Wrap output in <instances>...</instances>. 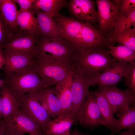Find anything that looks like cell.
<instances>
[{"label":"cell","mask_w":135,"mask_h":135,"mask_svg":"<svg viewBox=\"0 0 135 135\" xmlns=\"http://www.w3.org/2000/svg\"><path fill=\"white\" fill-rule=\"evenodd\" d=\"M130 64L117 61L109 68L91 79L92 86L97 85L98 88L115 86L121 80Z\"/></svg>","instance_id":"5bb4252c"},{"label":"cell","mask_w":135,"mask_h":135,"mask_svg":"<svg viewBox=\"0 0 135 135\" xmlns=\"http://www.w3.org/2000/svg\"><path fill=\"white\" fill-rule=\"evenodd\" d=\"M104 120V126L114 132V125L116 118L111 105L104 94L98 89L91 91Z\"/></svg>","instance_id":"44dd1931"},{"label":"cell","mask_w":135,"mask_h":135,"mask_svg":"<svg viewBox=\"0 0 135 135\" xmlns=\"http://www.w3.org/2000/svg\"><path fill=\"white\" fill-rule=\"evenodd\" d=\"M30 135H49L47 134L43 130H42L41 131L37 133L33 134H30Z\"/></svg>","instance_id":"f35d334b"},{"label":"cell","mask_w":135,"mask_h":135,"mask_svg":"<svg viewBox=\"0 0 135 135\" xmlns=\"http://www.w3.org/2000/svg\"><path fill=\"white\" fill-rule=\"evenodd\" d=\"M1 0H0V2H1Z\"/></svg>","instance_id":"b9f144b4"},{"label":"cell","mask_w":135,"mask_h":135,"mask_svg":"<svg viewBox=\"0 0 135 135\" xmlns=\"http://www.w3.org/2000/svg\"><path fill=\"white\" fill-rule=\"evenodd\" d=\"M38 32L31 35L20 32L12 34L9 41L0 48H8L25 52L34 55L35 57L36 45L39 35Z\"/></svg>","instance_id":"9a60e30c"},{"label":"cell","mask_w":135,"mask_h":135,"mask_svg":"<svg viewBox=\"0 0 135 135\" xmlns=\"http://www.w3.org/2000/svg\"><path fill=\"white\" fill-rule=\"evenodd\" d=\"M0 14L13 34L20 32L17 24L18 12L16 4L11 0H1Z\"/></svg>","instance_id":"7402d4cb"},{"label":"cell","mask_w":135,"mask_h":135,"mask_svg":"<svg viewBox=\"0 0 135 135\" xmlns=\"http://www.w3.org/2000/svg\"><path fill=\"white\" fill-rule=\"evenodd\" d=\"M2 117L6 121L20 109L18 98L4 84L1 89Z\"/></svg>","instance_id":"ffe728a7"},{"label":"cell","mask_w":135,"mask_h":135,"mask_svg":"<svg viewBox=\"0 0 135 135\" xmlns=\"http://www.w3.org/2000/svg\"><path fill=\"white\" fill-rule=\"evenodd\" d=\"M111 105L114 113L120 110L135 106V93L130 89L121 90L115 86L98 88Z\"/></svg>","instance_id":"8fae6325"},{"label":"cell","mask_w":135,"mask_h":135,"mask_svg":"<svg viewBox=\"0 0 135 135\" xmlns=\"http://www.w3.org/2000/svg\"><path fill=\"white\" fill-rule=\"evenodd\" d=\"M76 121L82 126L92 130L105 125V121L91 91L88 92L77 112L75 117Z\"/></svg>","instance_id":"5b68a950"},{"label":"cell","mask_w":135,"mask_h":135,"mask_svg":"<svg viewBox=\"0 0 135 135\" xmlns=\"http://www.w3.org/2000/svg\"><path fill=\"white\" fill-rule=\"evenodd\" d=\"M95 2L92 0H70L67 6L70 14L78 20L92 24L98 21Z\"/></svg>","instance_id":"4fadbf2b"},{"label":"cell","mask_w":135,"mask_h":135,"mask_svg":"<svg viewBox=\"0 0 135 135\" xmlns=\"http://www.w3.org/2000/svg\"><path fill=\"white\" fill-rule=\"evenodd\" d=\"M38 92L24 94L18 98L20 109L37 123L42 130L45 132L52 119L40 104Z\"/></svg>","instance_id":"52a82bcc"},{"label":"cell","mask_w":135,"mask_h":135,"mask_svg":"<svg viewBox=\"0 0 135 135\" xmlns=\"http://www.w3.org/2000/svg\"><path fill=\"white\" fill-rule=\"evenodd\" d=\"M73 72L72 69L64 80L54 87L60 103V115L71 112L72 106L71 84Z\"/></svg>","instance_id":"e0dca14e"},{"label":"cell","mask_w":135,"mask_h":135,"mask_svg":"<svg viewBox=\"0 0 135 135\" xmlns=\"http://www.w3.org/2000/svg\"><path fill=\"white\" fill-rule=\"evenodd\" d=\"M115 134L111 132L109 135H115ZM118 135H135V129H128L126 130L120 132Z\"/></svg>","instance_id":"836d02e7"},{"label":"cell","mask_w":135,"mask_h":135,"mask_svg":"<svg viewBox=\"0 0 135 135\" xmlns=\"http://www.w3.org/2000/svg\"><path fill=\"white\" fill-rule=\"evenodd\" d=\"M35 14L32 10L18 12L16 22L20 32L31 35L37 33L38 22Z\"/></svg>","instance_id":"cb8c5ba5"},{"label":"cell","mask_w":135,"mask_h":135,"mask_svg":"<svg viewBox=\"0 0 135 135\" xmlns=\"http://www.w3.org/2000/svg\"><path fill=\"white\" fill-rule=\"evenodd\" d=\"M53 19L58 26L60 36L72 44L80 30L84 22L65 16L59 13Z\"/></svg>","instance_id":"2e32d148"},{"label":"cell","mask_w":135,"mask_h":135,"mask_svg":"<svg viewBox=\"0 0 135 135\" xmlns=\"http://www.w3.org/2000/svg\"><path fill=\"white\" fill-rule=\"evenodd\" d=\"M117 115L118 119H116L114 124L115 133L123 129H135V106L120 110Z\"/></svg>","instance_id":"d4e9b609"},{"label":"cell","mask_w":135,"mask_h":135,"mask_svg":"<svg viewBox=\"0 0 135 135\" xmlns=\"http://www.w3.org/2000/svg\"><path fill=\"white\" fill-rule=\"evenodd\" d=\"M76 50L69 41L62 37L49 38L39 35L35 58L62 62L72 67Z\"/></svg>","instance_id":"7a4b0ae2"},{"label":"cell","mask_w":135,"mask_h":135,"mask_svg":"<svg viewBox=\"0 0 135 135\" xmlns=\"http://www.w3.org/2000/svg\"><path fill=\"white\" fill-rule=\"evenodd\" d=\"M68 2L66 0H35L32 10L42 11L53 18L61 8L67 6Z\"/></svg>","instance_id":"484cf974"},{"label":"cell","mask_w":135,"mask_h":135,"mask_svg":"<svg viewBox=\"0 0 135 135\" xmlns=\"http://www.w3.org/2000/svg\"><path fill=\"white\" fill-rule=\"evenodd\" d=\"M107 38L110 45H113L117 42L135 52V27L128 28L120 32H112Z\"/></svg>","instance_id":"603a6c76"},{"label":"cell","mask_w":135,"mask_h":135,"mask_svg":"<svg viewBox=\"0 0 135 135\" xmlns=\"http://www.w3.org/2000/svg\"><path fill=\"white\" fill-rule=\"evenodd\" d=\"M108 48L111 56L117 61L130 64L135 62V52L127 47L120 44L117 46L109 45Z\"/></svg>","instance_id":"83f0119b"},{"label":"cell","mask_w":135,"mask_h":135,"mask_svg":"<svg viewBox=\"0 0 135 135\" xmlns=\"http://www.w3.org/2000/svg\"><path fill=\"white\" fill-rule=\"evenodd\" d=\"M5 63V60L2 52V49L0 48V69L4 66Z\"/></svg>","instance_id":"d590c367"},{"label":"cell","mask_w":135,"mask_h":135,"mask_svg":"<svg viewBox=\"0 0 135 135\" xmlns=\"http://www.w3.org/2000/svg\"><path fill=\"white\" fill-rule=\"evenodd\" d=\"M3 80L6 85L18 98L44 88L34 65L22 73L4 76Z\"/></svg>","instance_id":"3957f363"},{"label":"cell","mask_w":135,"mask_h":135,"mask_svg":"<svg viewBox=\"0 0 135 135\" xmlns=\"http://www.w3.org/2000/svg\"><path fill=\"white\" fill-rule=\"evenodd\" d=\"M24 134L20 132L6 130L4 135H23Z\"/></svg>","instance_id":"8d00e7d4"},{"label":"cell","mask_w":135,"mask_h":135,"mask_svg":"<svg viewBox=\"0 0 135 135\" xmlns=\"http://www.w3.org/2000/svg\"><path fill=\"white\" fill-rule=\"evenodd\" d=\"M71 84L72 106L71 113L75 115L86 97L89 87L92 86L91 80L81 72L74 68Z\"/></svg>","instance_id":"30bf717a"},{"label":"cell","mask_w":135,"mask_h":135,"mask_svg":"<svg viewBox=\"0 0 135 135\" xmlns=\"http://www.w3.org/2000/svg\"><path fill=\"white\" fill-rule=\"evenodd\" d=\"M1 118H2V110L1 93L0 89V119Z\"/></svg>","instance_id":"ab89813d"},{"label":"cell","mask_w":135,"mask_h":135,"mask_svg":"<svg viewBox=\"0 0 135 135\" xmlns=\"http://www.w3.org/2000/svg\"><path fill=\"white\" fill-rule=\"evenodd\" d=\"M123 77L124 85L135 93V62L130 64Z\"/></svg>","instance_id":"f546056e"},{"label":"cell","mask_w":135,"mask_h":135,"mask_svg":"<svg viewBox=\"0 0 135 135\" xmlns=\"http://www.w3.org/2000/svg\"><path fill=\"white\" fill-rule=\"evenodd\" d=\"M4 122L6 130L24 134H34L43 130L37 123L21 109Z\"/></svg>","instance_id":"7c38bea8"},{"label":"cell","mask_w":135,"mask_h":135,"mask_svg":"<svg viewBox=\"0 0 135 135\" xmlns=\"http://www.w3.org/2000/svg\"><path fill=\"white\" fill-rule=\"evenodd\" d=\"M72 44L76 50L80 48H108L107 37L89 22H84Z\"/></svg>","instance_id":"ba28073f"},{"label":"cell","mask_w":135,"mask_h":135,"mask_svg":"<svg viewBox=\"0 0 135 135\" xmlns=\"http://www.w3.org/2000/svg\"><path fill=\"white\" fill-rule=\"evenodd\" d=\"M99 30L106 37L113 30L119 9L112 0H96Z\"/></svg>","instance_id":"9c48e42d"},{"label":"cell","mask_w":135,"mask_h":135,"mask_svg":"<svg viewBox=\"0 0 135 135\" xmlns=\"http://www.w3.org/2000/svg\"><path fill=\"white\" fill-rule=\"evenodd\" d=\"M69 135H88V134L82 132L75 129L72 132H70Z\"/></svg>","instance_id":"74e56055"},{"label":"cell","mask_w":135,"mask_h":135,"mask_svg":"<svg viewBox=\"0 0 135 135\" xmlns=\"http://www.w3.org/2000/svg\"><path fill=\"white\" fill-rule=\"evenodd\" d=\"M2 52L5 60L4 76L22 73L34 65L35 57L31 54L8 48L2 49Z\"/></svg>","instance_id":"8992f818"},{"label":"cell","mask_w":135,"mask_h":135,"mask_svg":"<svg viewBox=\"0 0 135 135\" xmlns=\"http://www.w3.org/2000/svg\"><path fill=\"white\" fill-rule=\"evenodd\" d=\"M132 27H135V9L125 13L119 10L112 32H120Z\"/></svg>","instance_id":"f1b7e54d"},{"label":"cell","mask_w":135,"mask_h":135,"mask_svg":"<svg viewBox=\"0 0 135 135\" xmlns=\"http://www.w3.org/2000/svg\"><path fill=\"white\" fill-rule=\"evenodd\" d=\"M33 10L38 20L37 32L39 35L49 38L60 36L58 26L53 18L42 11Z\"/></svg>","instance_id":"ac0fdd59"},{"label":"cell","mask_w":135,"mask_h":135,"mask_svg":"<svg viewBox=\"0 0 135 135\" xmlns=\"http://www.w3.org/2000/svg\"><path fill=\"white\" fill-rule=\"evenodd\" d=\"M12 34L0 14V46L7 42Z\"/></svg>","instance_id":"4dcf8cb0"},{"label":"cell","mask_w":135,"mask_h":135,"mask_svg":"<svg viewBox=\"0 0 135 135\" xmlns=\"http://www.w3.org/2000/svg\"><path fill=\"white\" fill-rule=\"evenodd\" d=\"M4 84V80L3 79H2L0 78V90Z\"/></svg>","instance_id":"60d3db41"},{"label":"cell","mask_w":135,"mask_h":135,"mask_svg":"<svg viewBox=\"0 0 135 135\" xmlns=\"http://www.w3.org/2000/svg\"><path fill=\"white\" fill-rule=\"evenodd\" d=\"M112 1L118 6L119 11L125 13L135 9V0H113Z\"/></svg>","instance_id":"1f68e13d"},{"label":"cell","mask_w":135,"mask_h":135,"mask_svg":"<svg viewBox=\"0 0 135 135\" xmlns=\"http://www.w3.org/2000/svg\"><path fill=\"white\" fill-rule=\"evenodd\" d=\"M74 118L70 112L60 115L52 120L45 132L49 135H69Z\"/></svg>","instance_id":"d6986e66"},{"label":"cell","mask_w":135,"mask_h":135,"mask_svg":"<svg viewBox=\"0 0 135 135\" xmlns=\"http://www.w3.org/2000/svg\"><path fill=\"white\" fill-rule=\"evenodd\" d=\"M34 66L44 88L51 87L62 81L73 69L70 66L62 62L36 58Z\"/></svg>","instance_id":"277c9868"},{"label":"cell","mask_w":135,"mask_h":135,"mask_svg":"<svg viewBox=\"0 0 135 135\" xmlns=\"http://www.w3.org/2000/svg\"><path fill=\"white\" fill-rule=\"evenodd\" d=\"M38 92L48 106L50 117L54 119L59 116L61 110L60 103L54 88H44Z\"/></svg>","instance_id":"4316f807"},{"label":"cell","mask_w":135,"mask_h":135,"mask_svg":"<svg viewBox=\"0 0 135 135\" xmlns=\"http://www.w3.org/2000/svg\"><path fill=\"white\" fill-rule=\"evenodd\" d=\"M14 3L18 4L20 6L18 10L20 12L32 10V5L35 0H11Z\"/></svg>","instance_id":"d6a6232c"},{"label":"cell","mask_w":135,"mask_h":135,"mask_svg":"<svg viewBox=\"0 0 135 135\" xmlns=\"http://www.w3.org/2000/svg\"><path fill=\"white\" fill-rule=\"evenodd\" d=\"M116 62L111 56L108 48H81L76 50L72 66L90 80L109 68Z\"/></svg>","instance_id":"6da1fadb"},{"label":"cell","mask_w":135,"mask_h":135,"mask_svg":"<svg viewBox=\"0 0 135 135\" xmlns=\"http://www.w3.org/2000/svg\"><path fill=\"white\" fill-rule=\"evenodd\" d=\"M5 132L4 122L2 118L0 119V135H4Z\"/></svg>","instance_id":"e575fe53"}]
</instances>
